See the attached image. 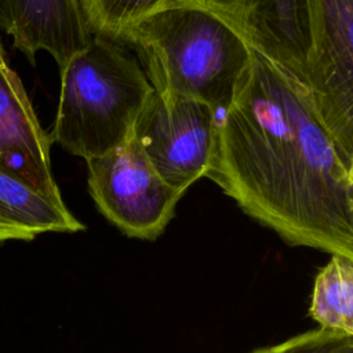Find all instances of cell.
<instances>
[{"label":"cell","mask_w":353,"mask_h":353,"mask_svg":"<svg viewBox=\"0 0 353 353\" xmlns=\"http://www.w3.org/2000/svg\"><path fill=\"white\" fill-rule=\"evenodd\" d=\"M207 176L292 245L353 259L347 164L307 85L250 46Z\"/></svg>","instance_id":"1"},{"label":"cell","mask_w":353,"mask_h":353,"mask_svg":"<svg viewBox=\"0 0 353 353\" xmlns=\"http://www.w3.org/2000/svg\"><path fill=\"white\" fill-rule=\"evenodd\" d=\"M117 43L131 47L153 90L223 113L250 65V46L226 21L196 6H170L128 25Z\"/></svg>","instance_id":"2"},{"label":"cell","mask_w":353,"mask_h":353,"mask_svg":"<svg viewBox=\"0 0 353 353\" xmlns=\"http://www.w3.org/2000/svg\"><path fill=\"white\" fill-rule=\"evenodd\" d=\"M61 70L51 142L84 160L106 154L134 134L153 91L139 63L120 43L92 36Z\"/></svg>","instance_id":"3"},{"label":"cell","mask_w":353,"mask_h":353,"mask_svg":"<svg viewBox=\"0 0 353 353\" xmlns=\"http://www.w3.org/2000/svg\"><path fill=\"white\" fill-rule=\"evenodd\" d=\"M85 163L90 194L109 222L135 239L153 240L163 233L183 193L159 175L134 134Z\"/></svg>","instance_id":"4"},{"label":"cell","mask_w":353,"mask_h":353,"mask_svg":"<svg viewBox=\"0 0 353 353\" xmlns=\"http://www.w3.org/2000/svg\"><path fill=\"white\" fill-rule=\"evenodd\" d=\"M219 113L208 103L178 95L148 97L134 135L159 175L185 193L214 161Z\"/></svg>","instance_id":"5"},{"label":"cell","mask_w":353,"mask_h":353,"mask_svg":"<svg viewBox=\"0 0 353 353\" xmlns=\"http://www.w3.org/2000/svg\"><path fill=\"white\" fill-rule=\"evenodd\" d=\"M312 52L306 84L347 164L353 154V0H309Z\"/></svg>","instance_id":"6"},{"label":"cell","mask_w":353,"mask_h":353,"mask_svg":"<svg viewBox=\"0 0 353 353\" xmlns=\"http://www.w3.org/2000/svg\"><path fill=\"white\" fill-rule=\"evenodd\" d=\"M170 6H196L214 12L248 46L306 84L313 46L309 0H165L161 8Z\"/></svg>","instance_id":"7"},{"label":"cell","mask_w":353,"mask_h":353,"mask_svg":"<svg viewBox=\"0 0 353 353\" xmlns=\"http://www.w3.org/2000/svg\"><path fill=\"white\" fill-rule=\"evenodd\" d=\"M51 139L0 43V171L62 200L51 168Z\"/></svg>","instance_id":"8"},{"label":"cell","mask_w":353,"mask_h":353,"mask_svg":"<svg viewBox=\"0 0 353 353\" xmlns=\"http://www.w3.org/2000/svg\"><path fill=\"white\" fill-rule=\"evenodd\" d=\"M0 28L32 65L47 51L59 69L92 39L79 0H0Z\"/></svg>","instance_id":"9"},{"label":"cell","mask_w":353,"mask_h":353,"mask_svg":"<svg viewBox=\"0 0 353 353\" xmlns=\"http://www.w3.org/2000/svg\"><path fill=\"white\" fill-rule=\"evenodd\" d=\"M84 229L63 200H54L0 171V241H29L43 233H76Z\"/></svg>","instance_id":"10"},{"label":"cell","mask_w":353,"mask_h":353,"mask_svg":"<svg viewBox=\"0 0 353 353\" xmlns=\"http://www.w3.org/2000/svg\"><path fill=\"white\" fill-rule=\"evenodd\" d=\"M309 313L319 327L353 338V259L331 255L314 279Z\"/></svg>","instance_id":"11"},{"label":"cell","mask_w":353,"mask_h":353,"mask_svg":"<svg viewBox=\"0 0 353 353\" xmlns=\"http://www.w3.org/2000/svg\"><path fill=\"white\" fill-rule=\"evenodd\" d=\"M165 0H79L88 32L117 41L131 23L161 8Z\"/></svg>","instance_id":"12"},{"label":"cell","mask_w":353,"mask_h":353,"mask_svg":"<svg viewBox=\"0 0 353 353\" xmlns=\"http://www.w3.org/2000/svg\"><path fill=\"white\" fill-rule=\"evenodd\" d=\"M251 353H353V338L319 327Z\"/></svg>","instance_id":"13"},{"label":"cell","mask_w":353,"mask_h":353,"mask_svg":"<svg viewBox=\"0 0 353 353\" xmlns=\"http://www.w3.org/2000/svg\"><path fill=\"white\" fill-rule=\"evenodd\" d=\"M347 172H349V179L353 190V154L349 157V161H347Z\"/></svg>","instance_id":"14"}]
</instances>
